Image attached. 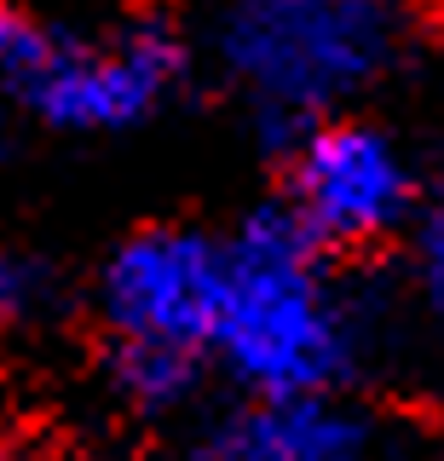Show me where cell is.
<instances>
[{
	"mask_svg": "<svg viewBox=\"0 0 444 461\" xmlns=\"http://www.w3.org/2000/svg\"><path fill=\"white\" fill-rule=\"evenodd\" d=\"M225 242L208 352L249 393H340L358 369V323L323 249L289 208L249 213Z\"/></svg>",
	"mask_w": 444,
	"mask_h": 461,
	"instance_id": "cell-1",
	"label": "cell"
},
{
	"mask_svg": "<svg viewBox=\"0 0 444 461\" xmlns=\"http://www.w3.org/2000/svg\"><path fill=\"white\" fill-rule=\"evenodd\" d=\"M404 52L393 0H225L213 64L271 133H300L369 93Z\"/></svg>",
	"mask_w": 444,
	"mask_h": 461,
	"instance_id": "cell-2",
	"label": "cell"
},
{
	"mask_svg": "<svg viewBox=\"0 0 444 461\" xmlns=\"http://www.w3.org/2000/svg\"><path fill=\"white\" fill-rule=\"evenodd\" d=\"M179 81L185 41L168 23H127L93 41L0 0V93H12L52 133L145 127Z\"/></svg>",
	"mask_w": 444,
	"mask_h": 461,
	"instance_id": "cell-3",
	"label": "cell"
},
{
	"mask_svg": "<svg viewBox=\"0 0 444 461\" xmlns=\"http://www.w3.org/2000/svg\"><path fill=\"white\" fill-rule=\"evenodd\" d=\"M283 208L318 249H376L415 220L421 191L404 144L386 127L323 115L294 133Z\"/></svg>",
	"mask_w": 444,
	"mask_h": 461,
	"instance_id": "cell-4",
	"label": "cell"
},
{
	"mask_svg": "<svg viewBox=\"0 0 444 461\" xmlns=\"http://www.w3.org/2000/svg\"><path fill=\"white\" fill-rule=\"evenodd\" d=\"M225 242L191 225H150L110 249L98 271V317L110 335L174 340L208 352Z\"/></svg>",
	"mask_w": 444,
	"mask_h": 461,
	"instance_id": "cell-5",
	"label": "cell"
},
{
	"mask_svg": "<svg viewBox=\"0 0 444 461\" xmlns=\"http://www.w3.org/2000/svg\"><path fill=\"white\" fill-rule=\"evenodd\" d=\"M364 450V421L335 393H249L203 438V461H335Z\"/></svg>",
	"mask_w": 444,
	"mask_h": 461,
	"instance_id": "cell-6",
	"label": "cell"
},
{
	"mask_svg": "<svg viewBox=\"0 0 444 461\" xmlns=\"http://www.w3.org/2000/svg\"><path fill=\"white\" fill-rule=\"evenodd\" d=\"M196 381H203V352L174 340H133L116 335L110 346V386L127 410L139 415H174L191 403Z\"/></svg>",
	"mask_w": 444,
	"mask_h": 461,
	"instance_id": "cell-7",
	"label": "cell"
},
{
	"mask_svg": "<svg viewBox=\"0 0 444 461\" xmlns=\"http://www.w3.org/2000/svg\"><path fill=\"white\" fill-rule=\"evenodd\" d=\"M415 283H421L427 306L444 317V185L415 213Z\"/></svg>",
	"mask_w": 444,
	"mask_h": 461,
	"instance_id": "cell-8",
	"label": "cell"
},
{
	"mask_svg": "<svg viewBox=\"0 0 444 461\" xmlns=\"http://www.w3.org/2000/svg\"><path fill=\"white\" fill-rule=\"evenodd\" d=\"M23 306H30V271H23L18 259L0 254V329H6Z\"/></svg>",
	"mask_w": 444,
	"mask_h": 461,
	"instance_id": "cell-9",
	"label": "cell"
},
{
	"mask_svg": "<svg viewBox=\"0 0 444 461\" xmlns=\"http://www.w3.org/2000/svg\"><path fill=\"white\" fill-rule=\"evenodd\" d=\"M335 461H386V456H369V450H347V456H335Z\"/></svg>",
	"mask_w": 444,
	"mask_h": 461,
	"instance_id": "cell-10",
	"label": "cell"
}]
</instances>
